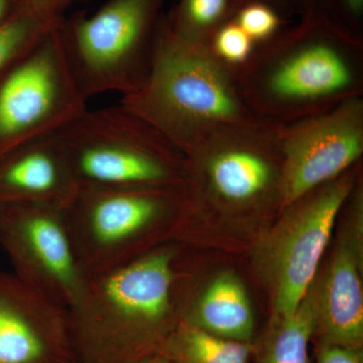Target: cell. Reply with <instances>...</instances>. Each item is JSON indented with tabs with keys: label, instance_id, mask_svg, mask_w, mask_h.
<instances>
[{
	"label": "cell",
	"instance_id": "1",
	"mask_svg": "<svg viewBox=\"0 0 363 363\" xmlns=\"http://www.w3.org/2000/svg\"><path fill=\"white\" fill-rule=\"evenodd\" d=\"M255 47L238 71L245 101L259 118L286 124L363 96V39L305 11Z\"/></svg>",
	"mask_w": 363,
	"mask_h": 363
},
{
	"label": "cell",
	"instance_id": "2",
	"mask_svg": "<svg viewBox=\"0 0 363 363\" xmlns=\"http://www.w3.org/2000/svg\"><path fill=\"white\" fill-rule=\"evenodd\" d=\"M178 250L164 243L89 277L68 310L78 363H136L161 353L180 320Z\"/></svg>",
	"mask_w": 363,
	"mask_h": 363
},
{
	"label": "cell",
	"instance_id": "3",
	"mask_svg": "<svg viewBox=\"0 0 363 363\" xmlns=\"http://www.w3.org/2000/svg\"><path fill=\"white\" fill-rule=\"evenodd\" d=\"M119 104L184 155L222 128L259 118L242 96L238 72L224 65L209 48L179 39L164 16L147 80L121 97Z\"/></svg>",
	"mask_w": 363,
	"mask_h": 363
},
{
	"label": "cell",
	"instance_id": "4",
	"mask_svg": "<svg viewBox=\"0 0 363 363\" xmlns=\"http://www.w3.org/2000/svg\"><path fill=\"white\" fill-rule=\"evenodd\" d=\"M78 188H186V156L123 105L89 111L55 133Z\"/></svg>",
	"mask_w": 363,
	"mask_h": 363
},
{
	"label": "cell",
	"instance_id": "5",
	"mask_svg": "<svg viewBox=\"0 0 363 363\" xmlns=\"http://www.w3.org/2000/svg\"><path fill=\"white\" fill-rule=\"evenodd\" d=\"M166 0H109L92 16L61 21L62 47L86 99L104 93L121 97L147 80Z\"/></svg>",
	"mask_w": 363,
	"mask_h": 363
},
{
	"label": "cell",
	"instance_id": "6",
	"mask_svg": "<svg viewBox=\"0 0 363 363\" xmlns=\"http://www.w3.org/2000/svg\"><path fill=\"white\" fill-rule=\"evenodd\" d=\"M185 188H78L67 206L72 236L88 276L111 271L155 248Z\"/></svg>",
	"mask_w": 363,
	"mask_h": 363
},
{
	"label": "cell",
	"instance_id": "7",
	"mask_svg": "<svg viewBox=\"0 0 363 363\" xmlns=\"http://www.w3.org/2000/svg\"><path fill=\"white\" fill-rule=\"evenodd\" d=\"M358 164L284 208L255 248L253 266L271 293L272 319L295 312L314 283L336 219L359 182Z\"/></svg>",
	"mask_w": 363,
	"mask_h": 363
},
{
	"label": "cell",
	"instance_id": "8",
	"mask_svg": "<svg viewBox=\"0 0 363 363\" xmlns=\"http://www.w3.org/2000/svg\"><path fill=\"white\" fill-rule=\"evenodd\" d=\"M58 26L0 72V157L54 135L87 108Z\"/></svg>",
	"mask_w": 363,
	"mask_h": 363
},
{
	"label": "cell",
	"instance_id": "9",
	"mask_svg": "<svg viewBox=\"0 0 363 363\" xmlns=\"http://www.w3.org/2000/svg\"><path fill=\"white\" fill-rule=\"evenodd\" d=\"M186 156L187 179L196 192L230 207L269 200L281 208L283 169L279 124L253 118L208 136Z\"/></svg>",
	"mask_w": 363,
	"mask_h": 363
},
{
	"label": "cell",
	"instance_id": "10",
	"mask_svg": "<svg viewBox=\"0 0 363 363\" xmlns=\"http://www.w3.org/2000/svg\"><path fill=\"white\" fill-rule=\"evenodd\" d=\"M0 243L14 276L71 309L89 276L72 236L67 207L0 204Z\"/></svg>",
	"mask_w": 363,
	"mask_h": 363
},
{
	"label": "cell",
	"instance_id": "11",
	"mask_svg": "<svg viewBox=\"0 0 363 363\" xmlns=\"http://www.w3.org/2000/svg\"><path fill=\"white\" fill-rule=\"evenodd\" d=\"M279 143L283 210L362 162L363 96L317 116L279 124Z\"/></svg>",
	"mask_w": 363,
	"mask_h": 363
},
{
	"label": "cell",
	"instance_id": "12",
	"mask_svg": "<svg viewBox=\"0 0 363 363\" xmlns=\"http://www.w3.org/2000/svg\"><path fill=\"white\" fill-rule=\"evenodd\" d=\"M0 363H78L68 310L0 274Z\"/></svg>",
	"mask_w": 363,
	"mask_h": 363
},
{
	"label": "cell",
	"instance_id": "13",
	"mask_svg": "<svg viewBox=\"0 0 363 363\" xmlns=\"http://www.w3.org/2000/svg\"><path fill=\"white\" fill-rule=\"evenodd\" d=\"M358 182L350 196L345 230L332 255L323 279L316 285L320 342L352 348L363 345V191Z\"/></svg>",
	"mask_w": 363,
	"mask_h": 363
},
{
	"label": "cell",
	"instance_id": "14",
	"mask_svg": "<svg viewBox=\"0 0 363 363\" xmlns=\"http://www.w3.org/2000/svg\"><path fill=\"white\" fill-rule=\"evenodd\" d=\"M78 185L56 135L23 143L0 157V204L67 207Z\"/></svg>",
	"mask_w": 363,
	"mask_h": 363
},
{
	"label": "cell",
	"instance_id": "15",
	"mask_svg": "<svg viewBox=\"0 0 363 363\" xmlns=\"http://www.w3.org/2000/svg\"><path fill=\"white\" fill-rule=\"evenodd\" d=\"M180 320L227 340L252 342L255 314L247 290L235 274L215 277Z\"/></svg>",
	"mask_w": 363,
	"mask_h": 363
},
{
	"label": "cell",
	"instance_id": "16",
	"mask_svg": "<svg viewBox=\"0 0 363 363\" xmlns=\"http://www.w3.org/2000/svg\"><path fill=\"white\" fill-rule=\"evenodd\" d=\"M316 323L314 281L295 312L272 319L271 329L260 347L257 363H310L309 343L316 330Z\"/></svg>",
	"mask_w": 363,
	"mask_h": 363
},
{
	"label": "cell",
	"instance_id": "17",
	"mask_svg": "<svg viewBox=\"0 0 363 363\" xmlns=\"http://www.w3.org/2000/svg\"><path fill=\"white\" fill-rule=\"evenodd\" d=\"M162 353L172 363H250L252 344L217 337L179 320Z\"/></svg>",
	"mask_w": 363,
	"mask_h": 363
},
{
	"label": "cell",
	"instance_id": "18",
	"mask_svg": "<svg viewBox=\"0 0 363 363\" xmlns=\"http://www.w3.org/2000/svg\"><path fill=\"white\" fill-rule=\"evenodd\" d=\"M245 2L247 0H179L164 20L179 39L208 47L215 33L233 21Z\"/></svg>",
	"mask_w": 363,
	"mask_h": 363
},
{
	"label": "cell",
	"instance_id": "19",
	"mask_svg": "<svg viewBox=\"0 0 363 363\" xmlns=\"http://www.w3.org/2000/svg\"><path fill=\"white\" fill-rule=\"evenodd\" d=\"M57 25L43 20L32 9L21 4L0 25V72Z\"/></svg>",
	"mask_w": 363,
	"mask_h": 363
},
{
	"label": "cell",
	"instance_id": "20",
	"mask_svg": "<svg viewBox=\"0 0 363 363\" xmlns=\"http://www.w3.org/2000/svg\"><path fill=\"white\" fill-rule=\"evenodd\" d=\"M233 21L240 26L255 45L266 44L286 28L283 18L269 4L260 1H247L238 9Z\"/></svg>",
	"mask_w": 363,
	"mask_h": 363
},
{
	"label": "cell",
	"instance_id": "21",
	"mask_svg": "<svg viewBox=\"0 0 363 363\" xmlns=\"http://www.w3.org/2000/svg\"><path fill=\"white\" fill-rule=\"evenodd\" d=\"M255 47L252 40L233 20L222 26L208 45L219 61L236 72L250 62Z\"/></svg>",
	"mask_w": 363,
	"mask_h": 363
},
{
	"label": "cell",
	"instance_id": "22",
	"mask_svg": "<svg viewBox=\"0 0 363 363\" xmlns=\"http://www.w3.org/2000/svg\"><path fill=\"white\" fill-rule=\"evenodd\" d=\"M312 11L363 39V0H298V13Z\"/></svg>",
	"mask_w": 363,
	"mask_h": 363
},
{
	"label": "cell",
	"instance_id": "23",
	"mask_svg": "<svg viewBox=\"0 0 363 363\" xmlns=\"http://www.w3.org/2000/svg\"><path fill=\"white\" fill-rule=\"evenodd\" d=\"M21 4L33 13H37L43 20L57 25L62 21V14L72 4L85 0H21Z\"/></svg>",
	"mask_w": 363,
	"mask_h": 363
},
{
	"label": "cell",
	"instance_id": "24",
	"mask_svg": "<svg viewBox=\"0 0 363 363\" xmlns=\"http://www.w3.org/2000/svg\"><path fill=\"white\" fill-rule=\"evenodd\" d=\"M317 363H363L362 348L320 342Z\"/></svg>",
	"mask_w": 363,
	"mask_h": 363
},
{
	"label": "cell",
	"instance_id": "25",
	"mask_svg": "<svg viewBox=\"0 0 363 363\" xmlns=\"http://www.w3.org/2000/svg\"><path fill=\"white\" fill-rule=\"evenodd\" d=\"M247 1H260L274 7L283 18L293 13H298V0H247Z\"/></svg>",
	"mask_w": 363,
	"mask_h": 363
},
{
	"label": "cell",
	"instance_id": "26",
	"mask_svg": "<svg viewBox=\"0 0 363 363\" xmlns=\"http://www.w3.org/2000/svg\"><path fill=\"white\" fill-rule=\"evenodd\" d=\"M21 0H0V25L21 6Z\"/></svg>",
	"mask_w": 363,
	"mask_h": 363
},
{
	"label": "cell",
	"instance_id": "27",
	"mask_svg": "<svg viewBox=\"0 0 363 363\" xmlns=\"http://www.w3.org/2000/svg\"><path fill=\"white\" fill-rule=\"evenodd\" d=\"M136 363H172L169 362L168 358L164 357L162 353H157V354L150 355V357H147L143 358V359L140 360V362Z\"/></svg>",
	"mask_w": 363,
	"mask_h": 363
}]
</instances>
